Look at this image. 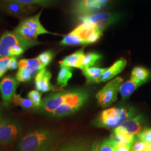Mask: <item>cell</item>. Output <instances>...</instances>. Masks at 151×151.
I'll return each mask as SVG.
<instances>
[{"label":"cell","instance_id":"d4e9b609","mask_svg":"<svg viewBox=\"0 0 151 151\" xmlns=\"http://www.w3.org/2000/svg\"><path fill=\"white\" fill-rule=\"evenodd\" d=\"M101 55L96 53H90L85 55L81 70L91 67L95 64L97 60L101 58Z\"/></svg>","mask_w":151,"mask_h":151},{"label":"cell","instance_id":"ab89813d","mask_svg":"<svg viewBox=\"0 0 151 151\" xmlns=\"http://www.w3.org/2000/svg\"><path fill=\"white\" fill-rule=\"evenodd\" d=\"M50 148H48V149H47V150H42V151H50Z\"/></svg>","mask_w":151,"mask_h":151},{"label":"cell","instance_id":"83f0119b","mask_svg":"<svg viewBox=\"0 0 151 151\" xmlns=\"http://www.w3.org/2000/svg\"><path fill=\"white\" fill-rule=\"evenodd\" d=\"M53 57V52L51 50H47L39 55L37 58L43 65L44 68H45V67L51 62Z\"/></svg>","mask_w":151,"mask_h":151},{"label":"cell","instance_id":"d590c367","mask_svg":"<svg viewBox=\"0 0 151 151\" xmlns=\"http://www.w3.org/2000/svg\"><path fill=\"white\" fill-rule=\"evenodd\" d=\"M131 147L128 146L123 143L117 142V144L115 151H130Z\"/></svg>","mask_w":151,"mask_h":151},{"label":"cell","instance_id":"cb8c5ba5","mask_svg":"<svg viewBox=\"0 0 151 151\" xmlns=\"http://www.w3.org/2000/svg\"><path fill=\"white\" fill-rule=\"evenodd\" d=\"M60 44L63 45H78L85 44L78 35L71 32L65 36L60 42Z\"/></svg>","mask_w":151,"mask_h":151},{"label":"cell","instance_id":"ffe728a7","mask_svg":"<svg viewBox=\"0 0 151 151\" xmlns=\"http://www.w3.org/2000/svg\"><path fill=\"white\" fill-rule=\"evenodd\" d=\"M108 68H100L97 67H89L82 70L83 74L90 83H97L100 76L107 70Z\"/></svg>","mask_w":151,"mask_h":151},{"label":"cell","instance_id":"d6986e66","mask_svg":"<svg viewBox=\"0 0 151 151\" xmlns=\"http://www.w3.org/2000/svg\"><path fill=\"white\" fill-rule=\"evenodd\" d=\"M115 139L132 147L135 142V135L129 133L122 125L114 130Z\"/></svg>","mask_w":151,"mask_h":151},{"label":"cell","instance_id":"30bf717a","mask_svg":"<svg viewBox=\"0 0 151 151\" xmlns=\"http://www.w3.org/2000/svg\"><path fill=\"white\" fill-rule=\"evenodd\" d=\"M20 127L15 122L2 120L0 123V145H5L16 139L20 133Z\"/></svg>","mask_w":151,"mask_h":151},{"label":"cell","instance_id":"4fadbf2b","mask_svg":"<svg viewBox=\"0 0 151 151\" xmlns=\"http://www.w3.org/2000/svg\"><path fill=\"white\" fill-rule=\"evenodd\" d=\"M1 8L6 13L14 16H23L32 12V5H25L7 1H1Z\"/></svg>","mask_w":151,"mask_h":151},{"label":"cell","instance_id":"e575fe53","mask_svg":"<svg viewBox=\"0 0 151 151\" xmlns=\"http://www.w3.org/2000/svg\"><path fill=\"white\" fill-rule=\"evenodd\" d=\"M1 1H7L20 4L25 5H33L34 4L41 2L44 0H1Z\"/></svg>","mask_w":151,"mask_h":151},{"label":"cell","instance_id":"836d02e7","mask_svg":"<svg viewBox=\"0 0 151 151\" xmlns=\"http://www.w3.org/2000/svg\"><path fill=\"white\" fill-rule=\"evenodd\" d=\"M137 136L139 140L151 145V128L143 130Z\"/></svg>","mask_w":151,"mask_h":151},{"label":"cell","instance_id":"e0dca14e","mask_svg":"<svg viewBox=\"0 0 151 151\" xmlns=\"http://www.w3.org/2000/svg\"><path fill=\"white\" fill-rule=\"evenodd\" d=\"M143 123V116L139 115L127 120L122 125L130 134L134 135H138L142 132Z\"/></svg>","mask_w":151,"mask_h":151},{"label":"cell","instance_id":"f35d334b","mask_svg":"<svg viewBox=\"0 0 151 151\" xmlns=\"http://www.w3.org/2000/svg\"><path fill=\"white\" fill-rule=\"evenodd\" d=\"M99 145L97 142H93V143L92 145L91 151H99Z\"/></svg>","mask_w":151,"mask_h":151},{"label":"cell","instance_id":"9c48e42d","mask_svg":"<svg viewBox=\"0 0 151 151\" xmlns=\"http://www.w3.org/2000/svg\"><path fill=\"white\" fill-rule=\"evenodd\" d=\"M110 0H75L73 10L80 16L96 13L107 5Z\"/></svg>","mask_w":151,"mask_h":151},{"label":"cell","instance_id":"60d3db41","mask_svg":"<svg viewBox=\"0 0 151 151\" xmlns=\"http://www.w3.org/2000/svg\"><path fill=\"white\" fill-rule=\"evenodd\" d=\"M1 121H2V118H1V114H0V123H1Z\"/></svg>","mask_w":151,"mask_h":151},{"label":"cell","instance_id":"f546056e","mask_svg":"<svg viewBox=\"0 0 151 151\" xmlns=\"http://www.w3.org/2000/svg\"><path fill=\"white\" fill-rule=\"evenodd\" d=\"M28 97L31 100L34 105L35 108H40L42 103V93L37 90H32L29 92Z\"/></svg>","mask_w":151,"mask_h":151},{"label":"cell","instance_id":"6da1fadb","mask_svg":"<svg viewBox=\"0 0 151 151\" xmlns=\"http://www.w3.org/2000/svg\"><path fill=\"white\" fill-rule=\"evenodd\" d=\"M52 132L45 129L29 131L18 143L17 151H40L50 148L54 140Z\"/></svg>","mask_w":151,"mask_h":151},{"label":"cell","instance_id":"7a4b0ae2","mask_svg":"<svg viewBox=\"0 0 151 151\" xmlns=\"http://www.w3.org/2000/svg\"><path fill=\"white\" fill-rule=\"evenodd\" d=\"M133 108H113L106 109L100 114L98 123L100 127L107 128H117L135 115Z\"/></svg>","mask_w":151,"mask_h":151},{"label":"cell","instance_id":"8992f818","mask_svg":"<svg viewBox=\"0 0 151 151\" xmlns=\"http://www.w3.org/2000/svg\"><path fill=\"white\" fill-rule=\"evenodd\" d=\"M123 79L120 77H116L103 87L98 92L96 97L98 104L102 108H106L117 99L118 92L122 86Z\"/></svg>","mask_w":151,"mask_h":151},{"label":"cell","instance_id":"277c9868","mask_svg":"<svg viewBox=\"0 0 151 151\" xmlns=\"http://www.w3.org/2000/svg\"><path fill=\"white\" fill-rule=\"evenodd\" d=\"M40 44L37 40L27 39L14 32L6 31L0 38V58L9 57L10 49L16 45H22L29 49Z\"/></svg>","mask_w":151,"mask_h":151},{"label":"cell","instance_id":"8d00e7d4","mask_svg":"<svg viewBox=\"0 0 151 151\" xmlns=\"http://www.w3.org/2000/svg\"><path fill=\"white\" fill-rule=\"evenodd\" d=\"M18 67V62L16 57H11L10 59V70H15Z\"/></svg>","mask_w":151,"mask_h":151},{"label":"cell","instance_id":"5b68a950","mask_svg":"<svg viewBox=\"0 0 151 151\" xmlns=\"http://www.w3.org/2000/svg\"><path fill=\"white\" fill-rule=\"evenodd\" d=\"M87 98L88 94L85 91H72L65 103L50 114L53 116L61 117L73 113L81 108Z\"/></svg>","mask_w":151,"mask_h":151},{"label":"cell","instance_id":"b9f144b4","mask_svg":"<svg viewBox=\"0 0 151 151\" xmlns=\"http://www.w3.org/2000/svg\"></svg>","mask_w":151,"mask_h":151},{"label":"cell","instance_id":"44dd1931","mask_svg":"<svg viewBox=\"0 0 151 151\" xmlns=\"http://www.w3.org/2000/svg\"><path fill=\"white\" fill-rule=\"evenodd\" d=\"M72 68L66 66H60L57 77V84L60 88L67 86L68 81L72 76Z\"/></svg>","mask_w":151,"mask_h":151},{"label":"cell","instance_id":"4316f807","mask_svg":"<svg viewBox=\"0 0 151 151\" xmlns=\"http://www.w3.org/2000/svg\"><path fill=\"white\" fill-rule=\"evenodd\" d=\"M117 141L113 138H110L104 140L99 147V151H115Z\"/></svg>","mask_w":151,"mask_h":151},{"label":"cell","instance_id":"74e56055","mask_svg":"<svg viewBox=\"0 0 151 151\" xmlns=\"http://www.w3.org/2000/svg\"><path fill=\"white\" fill-rule=\"evenodd\" d=\"M60 151H82V150L80 147H68L67 148H65Z\"/></svg>","mask_w":151,"mask_h":151},{"label":"cell","instance_id":"f1b7e54d","mask_svg":"<svg viewBox=\"0 0 151 151\" xmlns=\"http://www.w3.org/2000/svg\"><path fill=\"white\" fill-rule=\"evenodd\" d=\"M33 77L31 72L27 69L19 70L16 75V79L18 82H28Z\"/></svg>","mask_w":151,"mask_h":151},{"label":"cell","instance_id":"5bb4252c","mask_svg":"<svg viewBox=\"0 0 151 151\" xmlns=\"http://www.w3.org/2000/svg\"><path fill=\"white\" fill-rule=\"evenodd\" d=\"M51 77V73L45 68L38 72L35 77V87L38 91L46 92L54 89L50 83Z\"/></svg>","mask_w":151,"mask_h":151},{"label":"cell","instance_id":"603a6c76","mask_svg":"<svg viewBox=\"0 0 151 151\" xmlns=\"http://www.w3.org/2000/svg\"><path fill=\"white\" fill-rule=\"evenodd\" d=\"M142 84L135 82L132 80L127 81L122 85L120 88V93L123 99H125L130 96L135 90Z\"/></svg>","mask_w":151,"mask_h":151},{"label":"cell","instance_id":"484cf974","mask_svg":"<svg viewBox=\"0 0 151 151\" xmlns=\"http://www.w3.org/2000/svg\"><path fill=\"white\" fill-rule=\"evenodd\" d=\"M12 101L14 104L16 105H20L22 108L24 109H30V108H34V105L32 103V101L30 99H24L20 96L19 95L15 94L12 99Z\"/></svg>","mask_w":151,"mask_h":151},{"label":"cell","instance_id":"d6a6232c","mask_svg":"<svg viewBox=\"0 0 151 151\" xmlns=\"http://www.w3.org/2000/svg\"><path fill=\"white\" fill-rule=\"evenodd\" d=\"M25 47L22 45H16L12 47L9 50V57H17L21 55L27 50Z\"/></svg>","mask_w":151,"mask_h":151},{"label":"cell","instance_id":"7c38bea8","mask_svg":"<svg viewBox=\"0 0 151 151\" xmlns=\"http://www.w3.org/2000/svg\"><path fill=\"white\" fill-rule=\"evenodd\" d=\"M18 85L19 82L10 76L6 77L1 81L0 91L4 104L9 105L10 104Z\"/></svg>","mask_w":151,"mask_h":151},{"label":"cell","instance_id":"1f68e13d","mask_svg":"<svg viewBox=\"0 0 151 151\" xmlns=\"http://www.w3.org/2000/svg\"><path fill=\"white\" fill-rule=\"evenodd\" d=\"M10 57H6L0 58V78L10 68Z\"/></svg>","mask_w":151,"mask_h":151},{"label":"cell","instance_id":"ba28073f","mask_svg":"<svg viewBox=\"0 0 151 151\" xmlns=\"http://www.w3.org/2000/svg\"><path fill=\"white\" fill-rule=\"evenodd\" d=\"M71 32L78 35L85 44L93 43L103 35V32L90 22H83Z\"/></svg>","mask_w":151,"mask_h":151},{"label":"cell","instance_id":"ac0fdd59","mask_svg":"<svg viewBox=\"0 0 151 151\" xmlns=\"http://www.w3.org/2000/svg\"><path fill=\"white\" fill-rule=\"evenodd\" d=\"M19 70L27 69L32 76L36 75L38 72L44 68L43 66L38 58L32 59H22L18 62Z\"/></svg>","mask_w":151,"mask_h":151},{"label":"cell","instance_id":"7402d4cb","mask_svg":"<svg viewBox=\"0 0 151 151\" xmlns=\"http://www.w3.org/2000/svg\"><path fill=\"white\" fill-rule=\"evenodd\" d=\"M149 74V71L144 67H135L132 70L130 80L143 84L148 78Z\"/></svg>","mask_w":151,"mask_h":151},{"label":"cell","instance_id":"9a60e30c","mask_svg":"<svg viewBox=\"0 0 151 151\" xmlns=\"http://www.w3.org/2000/svg\"><path fill=\"white\" fill-rule=\"evenodd\" d=\"M127 65V60L122 58L117 60L111 65L110 68L107 69L102 75L99 78L97 83L103 82L110 80L115 76L118 75L124 70Z\"/></svg>","mask_w":151,"mask_h":151},{"label":"cell","instance_id":"8fae6325","mask_svg":"<svg viewBox=\"0 0 151 151\" xmlns=\"http://www.w3.org/2000/svg\"><path fill=\"white\" fill-rule=\"evenodd\" d=\"M72 91H64L51 95L42 101L40 108L46 113H51L65 103Z\"/></svg>","mask_w":151,"mask_h":151},{"label":"cell","instance_id":"4dcf8cb0","mask_svg":"<svg viewBox=\"0 0 151 151\" xmlns=\"http://www.w3.org/2000/svg\"><path fill=\"white\" fill-rule=\"evenodd\" d=\"M151 145L139 140L134 142L130 148V151H151Z\"/></svg>","mask_w":151,"mask_h":151},{"label":"cell","instance_id":"3957f363","mask_svg":"<svg viewBox=\"0 0 151 151\" xmlns=\"http://www.w3.org/2000/svg\"><path fill=\"white\" fill-rule=\"evenodd\" d=\"M42 11L37 15L23 19L14 30L22 37L30 40H37L38 36L43 34H50L40 22Z\"/></svg>","mask_w":151,"mask_h":151},{"label":"cell","instance_id":"2e32d148","mask_svg":"<svg viewBox=\"0 0 151 151\" xmlns=\"http://www.w3.org/2000/svg\"><path fill=\"white\" fill-rule=\"evenodd\" d=\"M85 57L84 49H81L73 54L66 57L60 62V66H66L70 68H78L81 69Z\"/></svg>","mask_w":151,"mask_h":151},{"label":"cell","instance_id":"52a82bcc","mask_svg":"<svg viewBox=\"0 0 151 151\" xmlns=\"http://www.w3.org/2000/svg\"><path fill=\"white\" fill-rule=\"evenodd\" d=\"M119 16L118 14L110 12L94 13L84 16H80L81 21L93 23L97 29L103 32L108 27L117 21Z\"/></svg>","mask_w":151,"mask_h":151}]
</instances>
